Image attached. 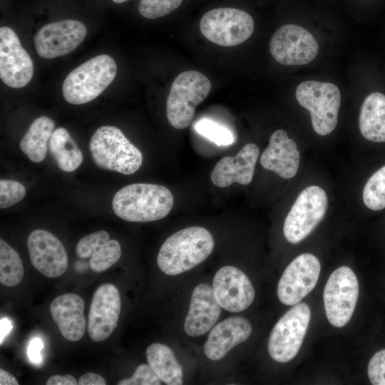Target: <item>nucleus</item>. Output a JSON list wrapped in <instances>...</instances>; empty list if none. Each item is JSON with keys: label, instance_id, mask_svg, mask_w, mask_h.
Instances as JSON below:
<instances>
[{"label": "nucleus", "instance_id": "f257e3e1", "mask_svg": "<svg viewBox=\"0 0 385 385\" xmlns=\"http://www.w3.org/2000/svg\"><path fill=\"white\" fill-rule=\"evenodd\" d=\"M215 242L202 227H189L171 235L163 243L157 257L160 270L168 275H178L205 261L212 253Z\"/></svg>", "mask_w": 385, "mask_h": 385}, {"label": "nucleus", "instance_id": "f03ea898", "mask_svg": "<svg viewBox=\"0 0 385 385\" xmlns=\"http://www.w3.org/2000/svg\"><path fill=\"white\" fill-rule=\"evenodd\" d=\"M174 204L166 187L150 183H133L120 189L112 200V207L120 218L135 222L161 220Z\"/></svg>", "mask_w": 385, "mask_h": 385}, {"label": "nucleus", "instance_id": "7ed1b4c3", "mask_svg": "<svg viewBox=\"0 0 385 385\" xmlns=\"http://www.w3.org/2000/svg\"><path fill=\"white\" fill-rule=\"evenodd\" d=\"M89 149L98 166L123 175L135 173L143 163L140 150L115 126L98 128L90 140Z\"/></svg>", "mask_w": 385, "mask_h": 385}, {"label": "nucleus", "instance_id": "20e7f679", "mask_svg": "<svg viewBox=\"0 0 385 385\" xmlns=\"http://www.w3.org/2000/svg\"><path fill=\"white\" fill-rule=\"evenodd\" d=\"M116 73V63L111 56H96L68 74L62 86L63 98L73 105L88 103L103 92L113 82Z\"/></svg>", "mask_w": 385, "mask_h": 385}, {"label": "nucleus", "instance_id": "39448f33", "mask_svg": "<svg viewBox=\"0 0 385 385\" xmlns=\"http://www.w3.org/2000/svg\"><path fill=\"white\" fill-rule=\"evenodd\" d=\"M211 83L197 71H186L174 80L167 98L166 115L176 129L188 127L194 118L195 107L208 96Z\"/></svg>", "mask_w": 385, "mask_h": 385}, {"label": "nucleus", "instance_id": "423d86ee", "mask_svg": "<svg viewBox=\"0 0 385 385\" xmlns=\"http://www.w3.org/2000/svg\"><path fill=\"white\" fill-rule=\"evenodd\" d=\"M296 98L310 113L312 125L320 135L331 133L337 126L341 93L332 83L307 81L296 88Z\"/></svg>", "mask_w": 385, "mask_h": 385}, {"label": "nucleus", "instance_id": "0eeeda50", "mask_svg": "<svg viewBox=\"0 0 385 385\" xmlns=\"http://www.w3.org/2000/svg\"><path fill=\"white\" fill-rule=\"evenodd\" d=\"M311 319L309 307L304 302L294 304L272 328L268 340V352L279 363H286L299 352Z\"/></svg>", "mask_w": 385, "mask_h": 385}, {"label": "nucleus", "instance_id": "6e6552de", "mask_svg": "<svg viewBox=\"0 0 385 385\" xmlns=\"http://www.w3.org/2000/svg\"><path fill=\"white\" fill-rule=\"evenodd\" d=\"M328 207L326 192L320 187L310 185L298 195L284 222L286 240L297 244L305 239L324 218Z\"/></svg>", "mask_w": 385, "mask_h": 385}, {"label": "nucleus", "instance_id": "1a4fd4ad", "mask_svg": "<svg viewBox=\"0 0 385 385\" xmlns=\"http://www.w3.org/2000/svg\"><path fill=\"white\" fill-rule=\"evenodd\" d=\"M252 17L235 8H218L206 12L200 21L202 34L222 46H234L247 41L254 31Z\"/></svg>", "mask_w": 385, "mask_h": 385}, {"label": "nucleus", "instance_id": "9d476101", "mask_svg": "<svg viewBox=\"0 0 385 385\" xmlns=\"http://www.w3.org/2000/svg\"><path fill=\"white\" fill-rule=\"evenodd\" d=\"M359 282L351 268L342 266L329 276L323 299L326 317L334 327L342 328L351 319L359 297Z\"/></svg>", "mask_w": 385, "mask_h": 385}, {"label": "nucleus", "instance_id": "9b49d317", "mask_svg": "<svg viewBox=\"0 0 385 385\" xmlns=\"http://www.w3.org/2000/svg\"><path fill=\"white\" fill-rule=\"evenodd\" d=\"M270 50L278 63L299 66L307 64L316 58L319 46L313 35L304 28L286 24L273 34Z\"/></svg>", "mask_w": 385, "mask_h": 385}, {"label": "nucleus", "instance_id": "f8f14e48", "mask_svg": "<svg viewBox=\"0 0 385 385\" xmlns=\"http://www.w3.org/2000/svg\"><path fill=\"white\" fill-rule=\"evenodd\" d=\"M321 270L317 257L303 253L284 270L277 285V297L285 305L298 304L315 287Z\"/></svg>", "mask_w": 385, "mask_h": 385}, {"label": "nucleus", "instance_id": "ddd939ff", "mask_svg": "<svg viewBox=\"0 0 385 385\" xmlns=\"http://www.w3.org/2000/svg\"><path fill=\"white\" fill-rule=\"evenodd\" d=\"M86 34V26L79 21H58L42 26L34 35V43L39 56L51 59L72 52Z\"/></svg>", "mask_w": 385, "mask_h": 385}, {"label": "nucleus", "instance_id": "4468645a", "mask_svg": "<svg viewBox=\"0 0 385 385\" xmlns=\"http://www.w3.org/2000/svg\"><path fill=\"white\" fill-rule=\"evenodd\" d=\"M34 74L30 56L22 47L15 31L8 26L0 28V78L8 86H26Z\"/></svg>", "mask_w": 385, "mask_h": 385}, {"label": "nucleus", "instance_id": "2eb2a0df", "mask_svg": "<svg viewBox=\"0 0 385 385\" xmlns=\"http://www.w3.org/2000/svg\"><path fill=\"white\" fill-rule=\"evenodd\" d=\"M212 287L218 304L230 312H242L255 299V289L250 279L233 266L220 268L214 276Z\"/></svg>", "mask_w": 385, "mask_h": 385}, {"label": "nucleus", "instance_id": "dca6fc26", "mask_svg": "<svg viewBox=\"0 0 385 385\" xmlns=\"http://www.w3.org/2000/svg\"><path fill=\"white\" fill-rule=\"evenodd\" d=\"M121 309L120 295L111 283L100 285L90 305L88 333L93 342L107 339L117 327Z\"/></svg>", "mask_w": 385, "mask_h": 385}, {"label": "nucleus", "instance_id": "f3484780", "mask_svg": "<svg viewBox=\"0 0 385 385\" xmlns=\"http://www.w3.org/2000/svg\"><path fill=\"white\" fill-rule=\"evenodd\" d=\"M32 265L42 274L55 278L63 274L68 267V255L62 242L51 232L37 229L27 239Z\"/></svg>", "mask_w": 385, "mask_h": 385}, {"label": "nucleus", "instance_id": "a211bd4d", "mask_svg": "<svg viewBox=\"0 0 385 385\" xmlns=\"http://www.w3.org/2000/svg\"><path fill=\"white\" fill-rule=\"evenodd\" d=\"M259 153V148L255 144L247 143L235 156L222 158L211 173L212 183L220 188L228 187L234 183L250 184L254 176Z\"/></svg>", "mask_w": 385, "mask_h": 385}, {"label": "nucleus", "instance_id": "6ab92c4d", "mask_svg": "<svg viewBox=\"0 0 385 385\" xmlns=\"http://www.w3.org/2000/svg\"><path fill=\"white\" fill-rule=\"evenodd\" d=\"M220 307L212 287L205 283L197 285L192 292L184 322L185 333L194 337L207 333L217 321L221 312Z\"/></svg>", "mask_w": 385, "mask_h": 385}, {"label": "nucleus", "instance_id": "aec40b11", "mask_svg": "<svg viewBox=\"0 0 385 385\" xmlns=\"http://www.w3.org/2000/svg\"><path fill=\"white\" fill-rule=\"evenodd\" d=\"M299 162L300 153L297 144L283 129L271 135L269 145L260 157V163L264 168L284 179H290L297 174Z\"/></svg>", "mask_w": 385, "mask_h": 385}, {"label": "nucleus", "instance_id": "412c9836", "mask_svg": "<svg viewBox=\"0 0 385 385\" xmlns=\"http://www.w3.org/2000/svg\"><path fill=\"white\" fill-rule=\"evenodd\" d=\"M251 334V324L245 318H227L210 329L203 346L204 353L210 360H220L232 348L246 341Z\"/></svg>", "mask_w": 385, "mask_h": 385}, {"label": "nucleus", "instance_id": "4be33fe9", "mask_svg": "<svg viewBox=\"0 0 385 385\" xmlns=\"http://www.w3.org/2000/svg\"><path fill=\"white\" fill-rule=\"evenodd\" d=\"M84 308L83 299L74 293L58 296L51 303V314L67 340L77 342L84 335L86 327Z\"/></svg>", "mask_w": 385, "mask_h": 385}, {"label": "nucleus", "instance_id": "5701e85b", "mask_svg": "<svg viewBox=\"0 0 385 385\" xmlns=\"http://www.w3.org/2000/svg\"><path fill=\"white\" fill-rule=\"evenodd\" d=\"M361 134L368 140L385 142V95L375 92L364 100L359 113Z\"/></svg>", "mask_w": 385, "mask_h": 385}, {"label": "nucleus", "instance_id": "b1692460", "mask_svg": "<svg viewBox=\"0 0 385 385\" xmlns=\"http://www.w3.org/2000/svg\"><path fill=\"white\" fill-rule=\"evenodd\" d=\"M54 128L53 120L47 116H40L31 123L19 144L22 152L31 161L40 163L44 160Z\"/></svg>", "mask_w": 385, "mask_h": 385}, {"label": "nucleus", "instance_id": "393cba45", "mask_svg": "<svg viewBox=\"0 0 385 385\" xmlns=\"http://www.w3.org/2000/svg\"><path fill=\"white\" fill-rule=\"evenodd\" d=\"M148 364L161 381L168 385L183 384V370L172 349L165 344L153 343L146 349Z\"/></svg>", "mask_w": 385, "mask_h": 385}, {"label": "nucleus", "instance_id": "a878e982", "mask_svg": "<svg viewBox=\"0 0 385 385\" xmlns=\"http://www.w3.org/2000/svg\"><path fill=\"white\" fill-rule=\"evenodd\" d=\"M48 149L58 168L64 172H73L83 163L81 150L63 127L54 130L48 142Z\"/></svg>", "mask_w": 385, "mask_h": 385}, {"label": "nucleus", "instance_id": "bb28decb", "mask_svg": "<svg viewBox=\"0 0 385 385\" xmlns=\"http://www.w3.org/2000/svg\"><path fill=\"white\" fill-rule=\"evenodd\" d=\"M24 270L17 252L2 239L0 240V282L7 287L19 284Z\"/></svg>", "mask_w": 385, "mask_h": 385}, {"label": "nucleus", "instance_id": "cd10ccee", "mask_svg": "<svg viewBox=\"0 0 385 385\" xmlns=\"http://www.w3.org/2000/svg\"><path fill=\"white\" fill-rule=\"evenodd\" d=\"M362 197L364 205L371 210L385 208V165L369 178L364 185Z\"/></svg>", "mask_w": 385, "mask_h": 385}, {"label": "nucleus", "instance_id": "c85d7f7f", "mask_svg": "<svg viewBox=\"0 0 385 385\" xmlns=\"http://www.w3.org/2000/svg\"><path fill=\"white\" fill-rule=\"evenodd\" d=\"M121 256V247L115 240L98 245L91 253L89 265L96 272H102L113 266Z\"/></svg>", "mask_w": 385, "mask_h": 385}, {"label": "nucleus", "instance_id": "c756f323", "mask_svg": "<svg viewBox=\"0 0 385 385\" xmlns=\"http://www.w3.org/2000/svg\"><path fill=\"white\" fill-rule=\"evenodd\" d=\"M194 130L218 146L229 145L234 143L232 133L225 126L208 119L202 118L197 121Z\"/></svg>", "mask_w": 385, "mask_h": 385}, {"label": "nucleus", "instance_id": "7c9ffc66", "mask_svg": "<svg viewBox=\"0 0 385 385\" xmlns=\"http://www.w3.org/2000/svg\"><path fill=\"white\" fill-rule=\"evenodd\" d=\"M183 0H140L138 11L144 18L154 19L176 9Z\"/></svg>", "mask_w": 385, "mask_h": 385}, {"label": "nucleus", "instance_id": "2f4dec72", "mask_svg": "<svg viewBox=\"0 0 385 385\" xmlns=\"http://www.w3.org/2000/svg\"><path fill=\"white\" fill-rule=\"evenodd\" d=\"M26 188L21 183L1 179L0 180V207L5 209L20 202L26 195Z\"/></svg>", "mask_w": 385, "mask_h": 385}, {"label": "nucleus", "instance_id": "473e14b6", "mask_svg": "<svg viewBox=\"0 0 385 385\" xmlns=\"http://www.w3.org/2000/svg\"><path fill=\"white\" fill-rule=\"evenodd\" d=\"M109 240V233L105 230L88 234L78 242L76 246V253L80 258H89L93 251L98 245Z\"/></svg>", "mask_w": 385, "mask_h": 385}, {"label": "nucleus", "instance_id": "72a5a7b5", "mask_svg": "<svg viewBox=\"0 0 385 385\" xmlns=\"http://www.w3.org/2000/svg\"><path fill=\"white\" fill-rule=\"evenodd\" d=\"M118 385H160L161 380L149 364L139 365L130 378L120 380Z\"/></svg>", "mask_w": 385, "mask_h": 385}, {"label": "nucleus", "instance_id": "f704fd0d", "mask_svg": "<svg viewBox=\"0 0 385 385\" xmlns=\"http://www.w3.org/2000/svg\"><path fill=\"white\" fill-rule=\"evenodd\" d=\"M367 374L373 385H385V349L376 352L371 358Z\"/></svg>", "mask_w": 385, "mask_h": 385}, {"label": "nucleus", "instance_id": "c9c22d12", "mask_svg": "<svg viewBox=\"0 0 385 385\" xmlns=\"http://www.w3.org/2000/svg\"><path fill=\"white\" fill-rule=\"evenodd\" d=\"M43 347L42 340L38 337L34 338L29 343L27 349L28 356L30 361L34 364L42 363L41 350Z\"/></svg>", "mask_w": 385, "mask_h": 385}, {"label": "nucleus", "instance_id": "e433bc0d", "mask_svg": "<svg viewBox=\"0 0 385 385\" xmlns=\"http://www.w3.org/2000/svg\"><path fill=\"white\" fill-rule=\"evenodd\" d=\"M78 385H105V379L99 374L88 372L82 375L78 380Z\"/></svg>", "mask_w": 385, "mask_h": 385}, {"label": "nucleus", "instance_id": "4c0bfd02", "mask_svg": "<svg viewBox=\"0 0 385 385\" xmlns=\"http://www.w3.org/2000/svg\"><path fill=\"white\" fill-rule=\"evenodd\" d=\"M47 385H76L78 381L72 375H53L48 379Z\"/></svg>", "mask_w": 385, "mask_h": 385}, {"label": "nucleus", "instance_id": "58836bf2", "mask_svg": "<svg viewBox=\"0 0 385 385\" xmlns=\"http://www.w3.org/2000/svg\"><path fill=\"white\" fill-rule=\"evenodd\" d=\"M0 384L1 385H18L17 379L9 372L0 369Z\"/></svg>", "mask_w": 385, "mask_h": 385}, {"label": "nucleus", "instance_id": "ea45409f", "mask_svg": "<svg viewBox=\"0 0 385 385\" xmlns=\"http://www.w3.org/2000/svg\"><path fill=\"white\" fill-rule=\"evenodd\" d=\"M0 323H1L0 342L1 344L2 341L4 339V338L9 334V333L11 330L12 324H11V321L7 318L1 319Z\"/></svg>", "mask_w": 385, "mask_h": 385}, {"label": "nucleus", "instance_id": "a19ab883", "mask_svg": "<svg viewBox=\"0 0 385 385\" xmlns=\"http://www.w3.org/2000/svg\"><path fill=\"white\" fill-rule=\"evenodd\" d=\"M113 2L115 3H117V4H120V3H123L128 0H112Z\"/></svg>", "mask_w": 385, "mask_h": 385}]
</instances>
